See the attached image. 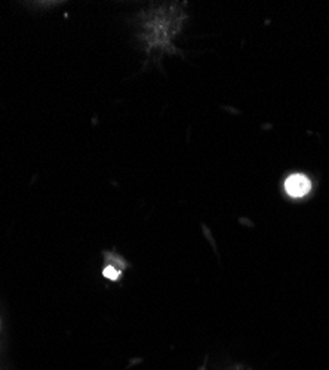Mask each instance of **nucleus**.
<instances>
[{
    "mask_svg": "<svg viewBox=\"0 0 329 370\" xmlns=\"http://www.w3.org/2000/svg\"><path fill=\"white\" fill-rule=\"evenodd\" d=\"M104 276L109 277L110 280H117L119 276H120V273H119L117 270H114L113 267H107L106 270H104Z\"/></svg>",
    "mask_w": 329,
    "mask_h": 370,
    "instance_id": "nucleus-2",
    "label": "nucleus"
},
{
    "mask_svg": "<svg viewBox=\"0 0 329 370\" xmlns=\"http://www.w3.org/2000/svg\"><path fill=\"white\" fill-rule=\"evenodd\" d=\"M311 188V183L303 173H293L288 176L285 181V190L291 197H303L308 195Z\"/></svg>",
    "mask_w": 329,
    "mask_h": 370,
    "instance_id": "nucleus-1",
    "label": "nucleus"
}]
</instances>
